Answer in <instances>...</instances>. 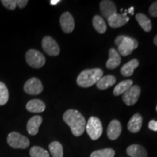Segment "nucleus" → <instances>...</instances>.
Instances as JSON below:
<instances>
[{
	"instance_id": "nucleus-1",
	"label": "nucleus",
	"mask_w": 157,
	"mask_h": 157,
	"mask_svg": "<svg viewBox=\"0 0 157 157\" xmlns=\"http://www.w3.org/2000/svg\"><path fill=\"white\" fill-rule=\"evenodd\" d=\"M63 119L69 126L74 136L78 137L83 134L86 129V120L81 113L74 109H69L63 113Z\"/></svg>"
},
{
	"instance_id": "nucleus-2",
	"label": "nucleus",
	"mask_w": 157,
	"mask_h": 157,
	"mask_svg": "<svg viewBox=\"0 0 157 157\" xmlns=\"http://www.w3.org/2000/svg\"><path fill=\"white\" fill-rule=\"evenodd\" d=\"M103 75L101 68H93L82 71L76 78V83L79 87L87 88L92 87L101 79Z\"/></svg>"
},
{
	"instance_id": "nucleus-3",
	"label": "nucleus",
	"mask_w": 157,
	"mask_h": 157,
	"mask_svg": "<svg viewBox=\"0 0 157 157\" xmlns=\"http://www.w3.org/2000/svg\"><path fill=\"white\" fill-rule=\"evenodd\" d=\"M115 44L118 48V52L123 56L130 55L138 47L136 39L124 35L118 36L115 39Z\"/></svg>"
},
{
	"instance_id": "nucleus-4",
	"label": "nucleus",
	"mask_w": 157,
	"mask_h": 157,
	"mask_svg": "<svg viewBox=\"0 0 157 157\" xmlns=\"http://www.w3.org/2000/svg\"><path fill=\"white\" fill-rule=\"evenodd\" d=\"M85 129L92 140H98L103 133V126L101 120L95 117H91L86 124Z\"/></svg>"
},
{
	"instance_id": "nucleus-5",
	"label": "nucleus",
	"mask_w": 157,
	"mask_h": 157,
	"mask_svg": "<svg viewBox=\"0 0 157 157\" xmlns=\"http://www.w3.org/2000/svg\"><path fill=\"white\" fill-rule=\"evenodd\" d=\"M25 60L29 66L34 68H42L46 62L44 55L39 51L33 49H31L26 52Z\"/></svg>"
},
{
	"instance_id": "nucleus-6",
	"label": "nucleus",
	"mask_w": 157,
	"mask_h": 157,
	"mask_svg": "<svg viewBox=\"0 0 157 157\" xmlns=\"http://www.w3.org/2000/svg\"><path fill=\"white\" fill-rule=\"evenodd\" d=\"M7 143L11 148L25 149L29 146L30 141L25 136L17 132L10 133L7 138Z\"/></svg>"
},
{
	"instance_id": "nucleus-7",
	"label": "nucleus",
	"mask_w": 157,
	"mask_h": 157,
	"mask_svg": "<svg viewBox=\"0 0 157 157\" xmlns=\"http://www.w3.org/2000/svg\"><path fill=\"white\" fill-rule=\"evenodd\" d=\"M140 87L137 85H132L123 94L122 100L127 105H133L138 101L140 95Z\"/></svg>"
},
{
	"instance_id": "nucleus-8",
	"label": "nucleus",
	"mask_w": 157,
	"mask_h": 157,
	"mask_svg": "<svg viewBox=\"0 0 157 157\" xmlns=\"http://www.w3.org/2000/svg\"><path fill=\"white\" fill-rule=\"evenodd\" d=\"M42 46L43 50L50 56H57L60 54V48L58 43L51 36H44L42 39Z\"/></svg>"
},
{
	"instance_id": "nucleus-9",
	"label": "nucleus",
	"mask_w": 157,
	"mask_h": 157,
	"mask_svg": "<svg viewBox=\"0 0 157 157\" xmlns=\"http://www.w3.org/2000/svg\"><path fill=\"white\" fill-rule=\"evenodd\" d=\"M23 90L25 93L29 95H39L42 93L43 85L39 78L32 77L27 80L24 84Z\"/></svg>"
},
{
	"instance_id": "nucleus-10",
	"label": "nucleus",
	"mask_w": 157,
	"mask_h": 157,
	"mask_svg": "<svg viewBox=\"0 0 157 157\" xmlns=\"http://www.w3.org/2000/svg\"><path fill=\"white\" fill-rule=\"evenodd\" d=\"M60 23L63 31L66 34L71 33L75 27L74 17L68 12H66L61 15L60 17Z\"/></svg>"
},
{
	"instance_id": "nucleus-11",
	"label": "nucleus",
	"mask_w": 157,
	"mask_h": 157,
	"mask_svg": "<svg viewBox=\"0 0 157 157\" xmlns=\"http://www.w3.org/2000/svg\"><path fill=\"white\" fill-rule=\"evenodd\" d=\"M127 10H125L124 13L123 14H116L113 15L112 16H111L108 20V23L111 28L117 29L119 28V27L123 26L124 25H125L126 23H128L129 21V17L127 16Z\"/></svg>"
},
{
	"instance_id": "nucleus-12",
	"label": "nucleus",
	"mask_w": 157,
	"mask_h": 157,
	"mask_svg": "<svg viewBox=\"0 0 157 157\" xmlns=\"http://www.w3.org/2000/svg\"><path fill=\"white\" fill-rule=\"evenodd\" d=\"M100 9L103 16L106 19L117 13V7L112 1L109 0L101 1L100 3Z\"/></svg>"
},
{
	"instance_id": "nucleus-13",
	"label": "nucleus",
	"mask_w": 157,
	"mask_h": 157,
	"mask_svg": "<svg viewBox=\"0 0 157 157\" xmlns=\"http://www.w3.org/2000/svg\"><path fill=\"white\" fill-rule=\"evenodd\" d=\"M121 132V123L117 119H113L110 122L107 129V135L110 140H117Z\"/></svg>"
},
{
	"instance_id": "nucleus-14",
	"label": "nucleus",
	"mask_w": 157,
	"mask_h": 157,
	"mask_svg": "<svg viewBox=\"0 0 157 157\" xmlns=\"http://www.w3.org/2000/svg\"><path fill=\"white\" fill-rule=\"evenodd\" d=\"M109 58L106 62V68L110 70L115 69L121 63V57L119 52L114 48H111L109 52Z\"/></svg>"
},
{
	"instance_id": "nucleus-15",
	"label": "nucleus",
	"mask_w": 157,
	"mask_h": 157,
	"mask_svg": "<svg viewBox=\"0 0 157 157\" xmlns=\"http://www.w3.org/2000/svg\"><path fill=\"white\" fill-rule=\"evenodd\" d=\"M143 124V118L140 113H135L127 124V129L129 132L137 133L141 129Z\"/></svg>"
},
{
	"instance_id": "nucleus-16",
	"label": "nucleus",
	"mask_w": 157,
	"mask_h": 157,
	"mask_svg": "<svg viewBox=\"0 0 157 157\" xmlns=\"http://www.w3.org/2000/svg\"><path fill=\"white\" fill-rule=\"evenodd\" d=\"M42 123V118L41 116L36 115L31 117L27 123V131L31 135H36L39 132V128Z\"/></svg>"
},
{
	"instance_id": "nucleus-17",
	"label": "nucleus",
	"mask_w": 157,
	"mask_h": 157,
	"mask_svg": "<svg viewBox=\"0 0 157 157\" xmlns=\"http://www.w3.org/2000/svg\"><path fill=\"white\" fill-rule=\"evenodd\" d=\"M27 111L31 113H41L43 112L46 109L45 103L39 99H34L29 101L26 104Z\"/></svg>"
},
{
	"instance_id": "nucleus-18",
	"label": "nucleus",
	"mask_w": 157,
	"mask_h": 157,
	"mask_svg": "<svg viewBox=\"0 0 157 157\" xmlns=\"http://www.w3.org/2000/svg\"><path fill=\"white\" fill-rule=\"evenodd\" d=\"M127 153L131 157H147V153L144 147L137 144H133L127 148Z\"/></svg>"
},
{
	"instance_id": "nucleus-19",
	"label": "nucleus",
	"mask_w": 157,
	"mask_h": 157,
	"mask_svg": "<svg viewBox=\"0 0 157 157\" xmlns=\"http://www.w3.org/2000/svg\"><path fill=\"white\" fill-rule=\"evenodd\" d=\"M139 66V61L137 59H132L130 61L127 62L126 64H124L121 67L120 72L124 76H132L134 73V70L137 68Z\"/></svg>"
},
{
	"instance_id": "nucleus-20",
	"label": "nucleus",
	"mask_w": 157,
	"mask_h": 157,
	"mask_svg": "<svg viewBox=\"0 0 157 157\" xmlns=\"http://www.w3.org/2000/svg\"><path fill=\"white\" fill-rule=\"evenodd\" d=\"M116 77L113 75H106L105 76H102L101 79L99 80L96 84L97 87L99 90H106L108 88L112 87L116 83Z\"/></svg>"
},
{
	"instance_id": "nucleus-21",
	"label": "nucleus",
	"mask_w": 157,
	"mask_h": 157,
	"mask_svg": "<svg viewBox=\"0 0 157 157\" xmlns=\"http://www.w3.org/2000/svg\"><path fill=\"white\" fill-rule=\"evenodd\" d=\"M135 18H136L139 25L141 26V28L146 31V32H149V31H151V20L146 15L143 14V13H137L135 15Z\"/></svg>"
},
{
	"instance_id": "nucleus-22",
	"label": "nucleus",
	"mask_w": 157,
	"mask_h": 157,
	"mask_svg": "<svg viewBox=\"0 0 157 157\" xmlns=\"http://www.w3.org/2000/svg\"><path fill=\"white\" fill-rule=\"evenodd\" d=\"M133 82L130 79L124 80V81L121 82L116 86L114 90H113V95L115 96H119L120 95H123L127 90L132 86Z\"/></svg>"
},
{
	"instance_id": "nucleus-23",
	"label": "nucleus",
	"mask_w": 157,
	"mask_h": 157,
	"mask_svg": "<svg viewBox=\"0 0 157 157\" xmlns=\"http://www.w3.org/2000/svg\"><path fill=\"white\" fill-rule=\"evenodd\" d=\"M93 25L99 34H104L107 30L106 23L100 15H95L93 18Z\"/></svg>"
},
{
	"instance_id": "nucleus-24",
	"label": "nucleus",
	"mask_w": 157,
	"mask_h": 157,
	"mask_svg": "<svg viewBox=\"0 0 157 157\" xmlns=\"http://www.w3.org/2000/svg\"><path fill=\"white\" fill-rule=\"evenodd\" d=\"M50 154L52 157H63V148L61 143L54 141L49 145Z\"/></svg>"
},
{
	"instance_id": "nucleus-25",
	"label": "nucleus",
	"mask_w": 157,
	"mask_h": 157,
	"mask_svg": "<svg viewBox=\"0 0 157 157\" xmlns=\"http://www.w3.org/2000/svg\"><path fill=\"white\" fill-rule=\"evenodd\" d=\"M115 151L112 148H104L95 151L90 155V157H114Z\"/></svg>"
},
{
	"instance_id": "nucleus-26",
	"label": "nucleus",
	"mask_w": 157,
	"mask_h": 157,
	"mask_svg": "<svg viewBox=\"0 0 157 157\" xmlns=\"http://www.w3.org/2000/svg\"><path fill=\"white\" fill-rule=\"evenodd\" d=\"M9 100V92L7 86L0 82V105H4Z\"/></svg>"
},
{
	"instance_id": "nucleus-27",
	"label": "nucleus",
	"mask_w": 157,
	"mask_h": 157,
	"mask_svg": "<svg viewBox=\"0 0 157 157\" xmlns=\"http://www.w3.org/2000/svg\"><path fill=\"white\" fill-rule=\"evenodd\" d=\"M31 157H50L46 150L39 146H33L29 151Z\"/></svg>"
},
{
	"instance_id": "nucleus-28",
	"label": "nucleus",
	"mask_w": 157,
	"mask_h": 157,
	"mask_svg": "<svg viewBox=\"0 0 157 157\" xmlns=\"http://www.w3.org/2000/svg\"><path fill=\"white\" fill-rule=\"evenodd\" d=\"M1 2L7 9L14 10L17 7L16 0H2Z\"/></svg>"
},
{
	"instance_id": "nucleus-29",
	"label": "nucleus",
	"mask_w": 157,
	"mask_h": 157,
	"mask_svg": "<svg viewBox=\"0 0 157 157\" xmlns=\"http://www.w3.org/2000/svg\"><path fill=\"white\" fill-rule=\"evenodd\" d=\"M148 12L152 17H157V1H155L151 4L149 7Z\"/></svg>"
},
{
	"instance_id": "nucleus-30",
	"label": "nucleus",
	"mask_w": 157,
	"mask_h": 157,
	"mask_svg": "<svg viewBox=\"0 0 157 157\" xmlns=\"http://www.w3.org/2000/svg\"><path fill=\"white\" fill-rule=\"evenodd\" d=\"M148 128L151 130L154 131V132H157V121L155 120H151L148 123Z\"/></svg>"
},
{
	"instance_id": "nucleus-31",
	"label": "nucleus",
	"mask_w": 157,
	"mask_h": 157,
	"mask_svg": "<svg viewBox=\"0 0 157 157\" xmlns=\"http://www.w3.org/2000/svg\"><path fill=\"white\" fill-rule=\"evenodd\" d=\"M28 2H29L28 0H16L17 5L21 9L25 7V6H26L27 4H28Z\"/></svg>"
},
{
	"instance_id": "nucleus-32",
	"label": "nucleus",
	"mask_w": 157,
	"mask_h": 157,
	"mask_svg": "<svg viewBox=\"0 0 157 157\" xmlns=\"http://www.w3.org/2000/svg\"><path fill=\"white\" fill-rule=\"evenodd\" d=\"M59 2H60V0H51L50 1V4L52 5H56L57 4H58Z\"/></svg>"
},
{
	"instance_id": "nucleus-33",
	"label": "nucleus",
	"mask_w": 157,
	"mask_h": 157,
	"mask_svg": "<svg viewBox=\"0 0 157 157\" xmlns=\"http://www.w3.org/2000/svg\"><path fill=\"white\" fill-rule=\"evenodd\" d=\"M128 12L129 13H130V14H132V15L134 14V7H130V8L128 10Z\"/></svg>"
},
{
	"instance_id": "nucleus-34",
	"label": "nucleus",
	"mask_w": 157,
	"mask_h": 157,
	"mask_svg": "<svg viewBox=\"0 0 157 157\" xmlns=\"http://www.w3.org/2000/svg\"><path fill=\"white\" fill-rule=\"evenodd\" d=\"M154 44L156 45V46H157V35L156 36L154 37Z\"/></svg>"
},
{
	"instance_id": "nucleus-35",
	"label": "nucleus",
	"mask_w": 157,
	"mask_h": 157,
	"mask_svg": "<svg viewBox=\"0 0 157 157\" xmlns=\"http://www.w3.org/2000/svg\"><path fill=\"white\" fill-rule=\"evenodd\" d=\"M156 111H157V106H156Z\"/></svg>"
}]
</instances>
